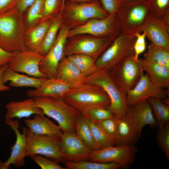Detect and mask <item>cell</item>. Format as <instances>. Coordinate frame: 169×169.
<instances>
[{"label":"cell","mask_w":169,"mask_h":169,"mask_svg":"<svg viewBox=\"0 0 169 169\" xmlns=\"http://www.w3.org/2000/svg\"><path fill=\"white\" fill-rule=\"evenodd\" d=\"M62 99L83 114H86L88 110L93 108L108 109L111 103L109 96L101 87L87 83L70 88Z\"/></svg>","instance_id":"1"},{"label":"cell","mask_w":169,"mask_h":169,"mask_svg":"<svg viewBox=\"0 0 169 169\" xmlns=\"http://www.w3.org/2000/svg\"><path fill=\"white\" fill-rule=\"evenodd\" d=\"M25 31L22 14L16 8L0 14V47L4 50L12 53L27 50Z\"/></svg>","instance_id":"2"},{"label":"cell","mask_w":169,"mask_h":169,"mask_svg":"<svg viewBox=\"0 0 169 169\" xmlns=\"http://www.w3.org/2000/svg\"><path fill=\"white\" fill-rule=\"evenodd\" d=\"M35 105L44 115L55 120L63 133L75 131L78 119L81 113L66 103L62 98L38 96L33 97Z\"/></svg>","instance_id":"3"},{"label":"cell","mask_w":169,"mask_h":169,"mask_svg":"<svg viewBox=\"0 0 169 169\" xmlns=\"http://www.w3.org/2000/svg\"><path fill=\"white\" fill-rule=\"evenodd\" d=\"M109 15L100 2L77 3L66 0L61 12L62 23L70 29L82 25L93 19L103 18Z\"/></svg>","instance_id":"4"},{"label":"cell","mask_w":169,"mask_h":169,"mask_svg":"<svg viewBox=\"0 0 169 169\" xmlns=\"http://www.w3.org/2000/svg\"><path fill=\"white\" fill-rule=\"evenodd\" d=\"M84 83L99 85L109 96L110 105L108 109L118 118L125 117L128 106L126 94L123 93L113 80L109 71L98 69L91 75L85 77Z\"/></svg>","instance_id":"5"},{"label":"cell","mask_w":169,"mask_h":169,"mask_svg":"<svg viewBox=\"0 0 169 169\" xmlns=\"http://www.w3.org/2000/svg\"><path fill=\"white\" fill-rule=\"evenodd\" d=\"M117 37L102 38L86 34L74 36L68 38L64 47V56L84 54L96 61Z\"/></svg>","instance_id":"6"},{"label":"cell","mask_w":169,"mask_h":169,"mask_svg":"<svg viewBox=\"0 0 169 169\" xmlns=\"http://www.w3.org/2000/svg\"><path fill=\"white\" fill-rule=\"evenodd\" d=\"M148 14L146 0L124 3L116 13L120 33L130 35L141 33Z\"/></svg>","instance_id":"7"},{"label":"cell","mask_w":169,"mask_h":169,"mask_svg":"<svg viewBox=\"0 0 169 169\" xmlns=\"http://www.w3.org/2000/svg\"><path fill=\"white\" fill-rule=\"evenodd\" d=\"M136 37L121 33L96 61L99 69L110 71L117 64L125 58L134 56L133 47Z\"/></svg>","instance_id":"8"},{"label":"cell","mask_w":169,"mask_h":169,"mask_svg":"<svg viewBox=\"0 0 169 169\" xmlns=\"http://www.w3.org/2000/svg\"><path fill=\"white\" fill-rule=\"evenodd\" d=\"M22 129L26 137V156L38 154L58 163H64L59 149L60 139L35 134L26 127Z\"/></svg>","instance_id":"9"},{"label":"cell","mask_w":169,"mask_h":169,"mask_svg":"<svg viewBox=\"0 0 169 169\" xmlns=\"http://www.w3.org/2000/svg\"><path fill=\"white\" fill-rule=\"evenodd\" d=\"M133 57L125 58L110 71L115 83L126 95L136 85L143 71L139 60H136Z\"/></svg>","instance_id":"10"},{"label":"cell","mask_w":169,"mask_h":169,"mask_svg":"<svg viewBox=\"0 0 169 169\" xmlns=\"http://www.w3.org/2000/svg\"><path fill=\"white\" fill-rule=\"evenodd\" d=\"M138 147L132 146H112L92 151L88 161L99 163L114 162L127 169L134 163Z\"/></svg>","instance_id":"11"},{"label":"cell","mask_w":169,"mask_h":169,"mask_svg":"<svg viewBox=\"0 0 169 169\" xmlns=\"http://www.w3.org/2000/svg\"><path fill=\"white\" fill-rule=\"evenodd\" d=\"M116 13L103 18H94L85 24L69 29L67 38L83 34L102 38L117 36L120 33Z\"/></svg>","instance_id":"12"},{"label":"cell","mask_w":169,"mask_h":169,"mask_svg":"<svg viewBox=\"0 0 169 169\" xmlns=\"http://www.w3.org/2000/svg\"><path fill=\"white\" fill-rule=\"evenodd\" d=\"M69 28L62 23L53 46L39 63V69L48 78H55L58 65L64 56V47Z\"/></svg>","instance_id":"13"},{"label":"cell","mask_w":169,"mask_h":169,"mask_svg":"<svg viewBox=\"0 0 169 169\" xmlns=\"http://www.w3.org/2000/svg\"><path fill=\"white\" fill-rule=\"evenodd\" d=\"M169 90L159 87L150 80L148 74L143 71L135 86L129 90L126 95L128 106L134 105L151 97L160 100L167 97Z\"/></svg>","instance_id":"14"},{"label":"cell","mask_w":169,"mask_h":169,"mask_svg":"<svg viewBox=\"0 0 169 169\" xmlns=\"http://www.w3.org/2000/svg\"><path fill=\"white\" fill-rule=\"evenodd\" d=\"M59 149L65 162L88 161L92 152L75 132L63 133Z\"/></svg>","instance_id":"15"},{"label":"cell","mask_w":169,"mask_h":169,"mask_svg":"<svg viewBox=\"0 0 169 169\" xmlns=\"http://www.w3.org/2000/svg\"><path fill=\"white\" fill-rule=\"evenodd\" d=\"M12 54V59L8 64V67L12 70L35 77L48 78L39 69V63L44 56L36 51L28 50L16 51Z\"/></svg>","instance_id":"16"},{"label":"cell","mask_w":169,"mask_h":169,"mask_svg":"<svg viewBox=\"0 0 169 169\" xmlns=\"http://www.w3.org/2000/svg\"><path fill=\"white\" fill-rule=\"evenodd\" d=\"M4 121L14 131L16 139L15 144L10 146L11 151L8 159L4 162L0 161V169H8L11 164L16 168L20 167L25 165L24 159L26 156V137L25 131L22 129L23 134L19 132L18 128L20 124L18 120L12 119Z\"/></svg>","instance_id":"17"},{"label":"cell","mask_w":169,"mask_h":169,"mask_svg":"<svg viewBox=\"0 0 169 169\" xmlns=\"http://www.w3.org/2000/svg\"><path fill=\"white\" fill-rule=\"evenodd\" d=\"M126 115L131 120L139 138L145 126L149 125L154 127L157 125L152 108L147 100L129 106Z\"/></svg>","instance_id":"18"},{"label":"cell","mask_w":169,"mask_h":169,"mask_svg":"<svg viewBox=\"0 0 169 169\" xmlns=\"http://www.w3.org/2000/svg\"><path fill=\"white\" fill-rule=\"evenodd\" d=\"M151 43L169 49V27L162 20L147 14L141 28Z\"/></svg>","instance_id":"19"},{"label":"cell","mask_w":169,"mask_h":169,"mask_svg":"<svg viewBox=\"0 0 169 169\" xmlns=\"http://www.w3.org/2000/svg\"><path fill=\"white\" fill-rule=\"evenodd\" d=\"M56 78L74 88L84 83L85 77L76 64L64 56L58 65Z\"/></svg>","instance_id":"20"},{"label":"cell","mask_w":169,"mask_h":169,"mask_svg":"<svg viewBox=\"0 0 169 169\" xmlns=\"http://www.w3.org/2000/svg\"><path fill=\"white\" fill-rule=\"evenodd\" d=\"M5 107L7 112L5 120H8L15 118L20 119L28 117L33 114L44 116L43 110L36 105L33 97L18 101H10Z\"/></svg>","instance_id":"21"},{"label":"cell","mask_w":169,"mask_h":169,"mask_svg":"<svg viewBox=\"0 0 169 169\" xmlns=\"http://www.w3.org/2000/svg\"><path fill=\"white\" fill-rule=\"evenodd\" d=\"M70 88L68 84L61 80L47 78L38 88L27 91L26 95L29 98L44 96L62 98Z\"/></svg>","instance_id":"22"},{"label":"cell","mask_w":169,"mask_h":169,"mask_svg":"<svg viewBox=\"0 0 169 169\" xmlns=\"http://www.w3.org/2000/svg\"><path fill=\"white\" fill-rule=\"evenodd\" d=\"M27 126L32 132L61 139L63 132L58 125L44 116L35 114L33 118L24 120Z\"/></svg>","instance_id":"23"},{"label":"cell","mask_w":169,"mask_h":169,"mask_svg":"<svg viewBox=\"0 0 169 169\" xmlns=\"http://www.w3.org/2000/svg\"><path fill=\"white\" fill-rule=\"evenodd\" d=\"M139 60L143 70L148 74L153 83L162 88H169V68L143 58L139 59Z\"/></svg>","instance_id":"24"},{"label":"cell","mask_w":169,"mask_h":169,"mask_svg":"<svg viewBox=\"0 0 169 169\" xmlns=\"http://www.w3.org/2000/svg\"><path fill=\"white\" fill-rule=\"evenodd\" d=\"M47 78L30 77L20 74L7 67L3 71L2 80L5 84L9 81L10 86L15 87H39Z\"/></svg>","instance_id":"25"},{"label":"cell","mask_w":169,"mask_h":169,"mask_svg":"<svg viewBox=\"0 0 169 169\" xmlns=\"http://www.w3.org/2000/svg\"><path fill=\"white\" fill-rule=\"evenodd\" d=\"M53 19L41 22L33 28L25 30L24 43L27 50L37 51L42 43Z\"/></svg>","instance_id":"26"},{"label":"cell","mask_w":169,"mask_h":169,"mask_svg":"<svg viewBox=\"0 0 169 169\" xmlns=\"http://www.w3.org/2000/svg\"><path fill=\"white\" fill-rule=\"evenodd\" d=\"M139 138L131 120L127 116L118 118V130L115 141L116 146L135 145Z\"/></svg>","instance_id":"27"},{"label":"cell","mask_w":169,"mask_h":169,"mask_svg":"<svg viewBox=\"0 0 169 169\" xmlns=\"http://www.w3.org/2000/svg\"><path fill=\"white\" fill-rule=\"evenodd\" d=\"M62 23L61 12L54 18L40 47L36 52L45 56L54 44Z\"/></svg>","instance_id":"28"},{"label":"cell","mask_w":169,"mask_h":169,"mask_svg":"<svg viewBox=\"0 0 169 169\" xmlns=\"http://www.w3.org/2000/svg\"><path fill=\"white\" fill-rule=\"evenodd\" d=\"M44 0H35L23 13L25 30H29L41 22Z\"/></svg>","instance_id":"29"},{"label":"cell","mask_w":169,"mask_h":169,"mask_svg":"<svg viewBox=\"0 0 169 169\" xmlns=\"http://www.w3.org/2000/svg\"><path fill=\"white\" fill-rule=\"evenodd\" d=\"M143 57L146 60L169 68V49L151 42Z\"/></svg>","instance_id":"30"},{"label":"cell","mask_w":169,"mask_h":169,"mask_svg":"<svg viewBox=\"0 0 169 169\" xmlns=\"http://www.w3.org/2000/svg\"><path fill=\"white\" fill-rule=\"evenodd\" d=\"M75 133L91 151L100 149L95 141L90 127L83 115L81 113L76 123Z\"/></svg>","instance_id":"31"},{"label":"cell","mask_w":169,"mask_h":169,"mask_svg":"<svg viewBox=\"0 0 169 169\" xmlns=\"http://www.w3.org/2000/svg\"><path fill=\"white\" fill-rule=\"evenodd\" d=\"M66 57L76 64L85 77L91 75L98 69L96 60L89 55L79 54Z\"/></svg>","instance_id":"32"},{"label":"cell","mask_w":169,"mask_h":169,"mask_svg":"<svg viewBox=\"0 0 169 169\" xmlns=\"http://www.w3.org/2000/svg\"><path fill=\"white\" fill-rule=\"evenodd\" d=\"M88 124L93 138L101 149L115 146V141L108 136L96 123L87 115L83 114Z\"/></svg>","instance_id":"33"},{"label":"cell","mask_w":169,"mask_h":169,"mask_svg":"<svg viewBox=\"0 0 169 169\" xmlns=\"http://www.w3.org/2000/svg\"><path fill=\"white\" fill-rule=\"evenodd\" d=\"M147 100L154 112L158 128L169 121V105L164 104L157 98L150 97Z\"/></svg>","instance_id":"34"},{"label":"cell","mask_w":169,"mask_h":169,"mask_svg":"<svg viewBox=\"0 0 169 169\" xmlns=\"http://www.w3.org/2000/svg\"><path fill=\"white\" fill-rule=\"evenodd\" d=\"M66 167L69 169H119L121 168L117 163L111 162L99 163L83 161L76 162L66 161L64 163Z\"/></svg>","instance_id":"35"},{"label":"cell","mask_w":169,"mask_h":169,"mask_svg":"<svg viewBox=\"0 0 169 169\" xmlns=\"http://www.w3.org/2000/svg\"><path fill=\"white\" fill-rule=\"evenodd\" d=\"M148 14L153 17L162 20L169 14V0H146Z\"/></svg>","instance_id":"36"},{"label":"cell","mask_w":169,"mask_h":169,"mask_svg":"<svg viewBox=\"0 0 169 169\" xmlns=\"http://www.w3.org/2000/svg\"><path fill=\"white\" fill-rule=\"evenodd\" d=\"M63 0H44L41 22L53 19L62 11Z\"/></svg>","instance_id":"37"},{"label":"cell","mask_w":169,"mask_h":169,"mask_svg":"<svg viewBox=\"0 0 169 169\" xmlns=\"http://www.w3.org/2000/svg\"><path fill=\"white\" fill-rule=\"evenodd\" d=\"M95 122L108 136L115 141L118 130V118L114 115L111 118Z\"/></svg>","instance_id":"38"},{"label":"cell","mask_w":169,"mask_h":169,"mask_svg":"<svg viewBox=\"0 0 169 169\" xmlns=\"http://www.w3.org/2000/svg\"><path fill=\"white\" fill-rule=\"evenodd\" d=\"M156 136L158 146L169 160V121L159 127Z\"/></svg>","instance_id":"39"},{"label":"cell","mask_w":169,"mask_h":169,"mask_svg":"<svg viewBox=\"0 0 169 169\" xmlns=\"http://www.w3.org/2000/svg\"><path fill=\"white\" fill-rule=\"evenodd\" d=\"M30 157L42 169H68L67 167L61 166L58 163L40 155H33Z\"/></svg>","instance_id":"40"},{"label":"cell","mask_w":169,"mask_h":169,"mask_svg":"<svg viewBox=\"0 0 169 169\" xmlns=\"http://www.w3.org/2000/svg\"><path fill=\"white\" fill-rule=\"evenodd\" d=\"M91 120L96 121L111 118L114 115V113L108 109L95 108L88 111L86 114Z\"/></svg>","instance_id":"41"},{"label":"cell","mask_w":169,"mask_h":169,"mask_svg":"<svg viewBox=\"0 0 169 169\" xmlns=\"http://www.w3.org/2000/svg\"><path fill=\"white\" fill-rule=\"evenodd\" d=\"M135 36L136 37V39L133 47L134 52L133 57L135 59L138 60L139 55L144 52L146 49V36L144 33L141 34L140 33H136Z\"/></svg>","instance_id":"42"},{"label":"cell","mask_w":169,"mask_h":169,"mask_svg":"<svg viewBox=\"0 0 169 169\" xmlns=\"http://www.w3.org/2000/svg\"><path fill=\"white\" fill-rule=\"evenodd\" d=\"M100 2L109 14L116 13L124 3L123 0H100Z\"/></svg>","instance_id":"43"},{"label":"cell","mask_w":169,"mask_h":169,"mask_svg":"<svg viewBox=\"0 0 169 169\" xmlns=\"http://www.w3.org/2000/svg\"><path fill=\"white\" fill-rule=\"evenodd\" d=\"M17 0H0V14L16 8Z\"/></svg>","instance_id":"44"},{"label":"cell","mask_w":169,"mask_h":169,"mask_svg":"<svg viewBox=\"0 0 169 169\" xmlns=\"http://www.w3.org/2000/svg\"><path fill=\"white\" fill-rule=\"evenodd\" d=\"M13 56L12 53L8 52L0 47V67L8 64Z\"/></svg>","instance_id":"45"},{"label":"cell","mask_w":169,"mask_h":169,"mask_svg":"<svg viewBox=\"0 0 169 169\" xmlns=\"http://www.w3.org/2000/svg\"><path fill=\"white\" fill-rule=\"evenodd\" d=\"M35 0H17L16 8L23 13L34 1Z\"/></svg>","instance_id":"46"},{"label":"cell","mask_w":169,"mask_h":169,"mask_svg":"<svg viewBox=\"0 0 169 169\" xmlns=\"http://www.w3.org/2000/svg\"><path fill=\"white\" fill-rule=\"evenodd\" d=\"M8 67V64L0 67V92L8 91L10 89L9 87L5 85V84L3 83L2 80L3 73L4 70Z\"/></svg>","instance_id":"47"},{"label":"cell","mask_w":169,"mask_h":169,"mask_svg":"<svg viewBox=\"0 0 169 169\" xmlns=\"http://www.w3.org/2000/svg\"><path fill=\"white\" fill-rule=\"evenodd\" d=\"M71 2L77 3H90L100 2V0H67Z\"/></svg>","instance_id":"48"},{"label":"cell","mask_w":169,"mask_h":169,"mask_svg":"<svg viewBox=\"0 0 169 169\" xmlns=\"http://www.w3.org/2000/svg\"><path fill=\"white\" fill-rule=\"evenodd\" d=\"M161 100L164 104L167 105H169V97H168L167 96Z\"/></svg>","instance_id":"49"},{"label":"cell","mask_w":169,"mask_h":169,"mask_svg":"<svg viewBox=\"0 0 169 169\" xmlns=\"http://www.w3.org/2000/svg\"><path fill=\"white\" fill-rule=\"evenodd\" d=\"M124 3H127L130 1V0H123Z\"/></svg>","instance_id":"50"},{"label":"cell","mask_w":169,"mask_h":169,"mask_svg":"<svg viewBox=\"0 0 169 169\" xmlns=\"http://www.w3.org/2000/svg\"><path fill=\"white\" fill-rule=\"evenodd\" d=\"M137 0H130V1L132 2V1H136Z\"/></svg>","instance_id":"51"},{"label":"cell","mask_w":169,"mask_h":169,"mask_svg":"<svg viewBox=\"0 0 169 169\" xmlns=\"http://www.w3.org/2000/svg\"><path fill=\"white\" fill-rule=\"evenodd\" d=\"M64 3L65 4V0H63Z\"/></svg>","instance_id":"52"}]
</instances>
